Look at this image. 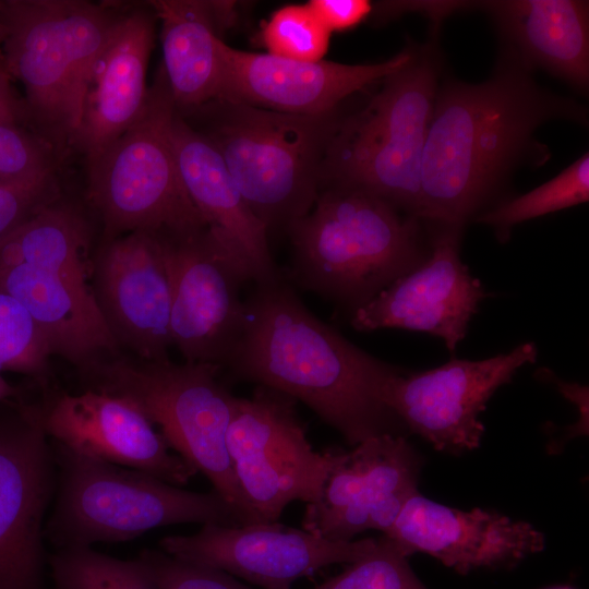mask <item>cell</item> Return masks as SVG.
Instances as JSON below:
<instances>
[{
	"instance_id": "1",
	"label": "cell",
	"mask_w": 589,
	"mask_h": 589,
	"mask_svg": "<svg viewBox=\"0 0 589 589\" xmlns=\"http://www.w3.org/2000/svg\"><path fill=\"white\" fill-rule=\"evenodd\" d=\"M304 402L351 446L399 434L402 424L383 399L397 368L382 362L316 317L285 273L255 286L244 300L239 337L223 371Z\"/></svg>"
},
{
	"instance_id": "2",
	"label": "cell",
	"mask_w": 589,
	"mask_h": 589,
	"mask_svg": "<svg viewBox=\"0 0 589 589\" xmlns=\"http://www.w3.org/2000/svg\"><path fill=\"white\" fill-rule=\"evenodd\" d=\"M505 52L485 82L438 86L420 167L419 219L462 227L497 192L552 119L587 122L586 109L539 86Z\"/></svg>"
},
{
	"instance_id": "3",
	"label": "cell",
	"mask_w": 589,
	"mask_h": 589,
	"mask_svg": "<svg viewBox=\"0 0 589 589\" xmlns=\"http://www.w3.org/2000/svg\"><path fill=\"white\" fill-rule=\"evenodd\" d=\"M385 199L328 183L311 211L287 229L294 287L352 308L366 304L422 263L419 218Z\"/></svg>"
},
{
	"instance_id": "4",
	"label": "cell",
	"mask_w": 589,
	"mask_h": 589,
	"mask_svg": "<svg viewBox=\"0 0 589 589\" xmlns=\"http://www.w3.org/2000/svg\"><path fill=\"white\" fill-rule=\"evenodd\" d=\"M55 504L44 538L57 550L123 542L163 526L252 525L214 489H181L140 470L96 459L51 440Z\"/></svg>"
},
{
	"instance_id": "5",
	"label": "cell",
	"mask_w": 589,
	"mask_h": 589,
	"mask_svg": "<svg viewBox=\"0 0 589 589\" xmlns=\"http://www.w3.org/2000/svg\"><path fill=\"white\" fill-rule=\"evenodd\" d=\"M86 389L134 405L170 448L201 471L252 525L264 524L245 500L228 455L226 434L237 396L212 363L106 357L79 370Z\"/></svg>"
},
{
	"instance_id": "6",
	"label": "cell",
	"mask_w": 589,
	"mask_h": 589,
	"mask_svg": "<svg viewBox=\"0 0 589 589\" xmlns=\"http://www.w3.org/2000/svg\"><path fill=\"white\" fill-rule=\"evenodd\" d=\"M440 63L430 45L381 80L359 111L337 118L323 168V185L370 191L418 218L420 167L438 89Z\"/></svg>"
},
{
	"instance_id": "7",
	"label": "cell",
	"mask_w": 589,
	"mask_h": 589,
	"mask_svg": "<svg viewBox=\"0 0 589 589\" xmlns=\"http://www.w3.org/2000/svg\"><path fill=\"white\" fill-rule=\"evenodd\" d=\"M208 128L253 214L267 232L305 216L323 185L327 146L337 116H300L242 103L214 100Z\"/></svg>"
},
{
	"instance_id": "8",
	"label": "cell",
	"mask_w": 589,
	"mask_h": 589,
	"mask_svg": "<svg viewBox=\"0 0 589 589\" xmlns=\"http://www.w3.org/2000/svg\"><path fill=\"white\" fill-rule=\"evenodd\" d=\"M116 14L82 0L0 1L7 71L24 86L26 109L55 137L73 143L92 68Z\"/></svg>"
},
{
	"instance_id": "9",
	"label": "cell",
	"mask_w": 589,
	"mask_h": 589,
	"mask_svg": "<svg viewBox=\"0 0 589 589\" xmlns=\"http://www.w3.org/2000/svg\"><path fill=\"white\" fill-rule=\"evenodd\" d=\"M175 115L160 68L140 117L87 161V196L103 221V241L133 231L183 237L207 228L179 172Z\"/></svg>"
},
{
	"instance_id": "10",
	"label": "cell",
	"mask_w": 589,
	"mask_h": 589,
	"mask_svg": "<svg viewBox=\"0 0 589 589\" xmlns=\"http://www.w3.org/2000/svg\"><path fill=\"white\" fill-rule=\"evenodd\" d=\"M297 400L257 385L237 397L226 445L238 484L264 524L277 522L293 501L315 503L338 449L318 453L310 444Z\"/></svg>"
},
{
	"instance_id": "11",
	"label": "cell",
	"mask_w": 589,
	"mask_h": 589,
	"mask_svg": "<svg viewBox=\"0 0 589 589\" xmlns=\"http://www.w3.org/2000/svg\"><path fill=\"white\" fill-rule=\"evenodd\" d=\"M56 480L35 406L0 412V589H45L44 527Z\"/></svg>"
},
{
	"instance_id": "12",
	"label": "cell",
	"mask_w": 589,
	"mask_h": 589,
	"mask_svg": "<svg viewBox=\"0 0 589 589\" xmlns=\"http://www.w3.org/2000/svg\"><path fill=\"white\" fill-rule=\"evenodd\" d=\"M172 277L170 335L185 362L225 364L242 328L241 259L208 228L165 236Z\"/></svg>"
},
{
	"instance_id": "13",
	"label": "cell",
	"mask_w": 589,
	"mask_h": 589,
	"mask_svg": "<svg viewBox=\"0 0 589 589\" xmlns=\"http://www.w3.org/2000/svg\"><path fill=\"white\" fill-rule=\"evenodd\" d=\"M536 359V345L525 342L484 360L452 359L418 373L398 370L386 383L383 399L402 424L435 449L472 450L484 433L479 417L489 399Z\"/></svg>"
},
{
	"instance_id": "14",
	"label": "cell",
	"mask_w": 589,
	"mask_h": 589,
	"mask_svg": "<svg viewBox=\"0 0 589 589\" xmlns=\"http://www.w3.org/2000/svg\"><path fill=\"white\" fill-rule=\"evenodd\" d=\"M421 466L419 453L400 434L338 449L320 498L306 504L303 530L330 541H350L366 530L384 534L419 492Z\"/></svg>"
},
{
	"instance_id": "15",
	"label": "cell",
	"mask_w": 589,
	"mask_h": 589,
	"mask_svg": "<svg viewBox=\"0 0 589 589\" xmlns=\"http://www.w3.org/2000/svg\"><path fill=\"white\" fill-rule=\"evenodd\" d=\"M377 539L330 541L281 524L226 527L203 525L191 536H167L165 553L224 570L264 589L291 585L333 564H348L370 553Z\"/></svg>"
},
{
	"instance_id": "16",
	"label": "cell",
	"mask_w": 589,
	"mask_h": 589,
	"mask_svg": "<svg viewBox=\"0 0 589 589\" xmlns=\"http://www.w3.org/2000/svg\"><path fill=\"white\" fill-rule=\"evenodd\" d=\"M93 293L119 346L169 360L172 277L164 235L133 231L103 241L92 260Z\"/></svg>"
},
{
	"instance_id": "17",
	"label": "cell",
	"mask_w": 589,
	"mask_h": 589,
	"mask_svg": "<svg viewBox=\"0 0 589 589\" xmlns=\"http://www.w3.org/2000/svg\"><path fill=\"white\" fill-rule=\"evenodd\" d=\"M34 406L47 436L77 453L178 486L197 472L123 398L91 389L74 395L45 389Z\"/></svg>"
},
{
	"instance_id": "18",
	"label": "cell",
	"mask_w": 589,
	"mask_h": 589,
	"mask_svg": "<svg viewBox=\"0 0 589 589\" xmlns=\"http://www.w3.org/2000/svg\"><path fill=\"white\" fill-rule=\"evenodd\" d=\"M462 227L440 226L431 255L352 312L357 330L402 328L442 338L450 351L488 296L459 256Z\"/></svg>"
},
{
	"instance_id": "19",
	"label": "cell",
	"mask_w": 589,
	"mask_h": 589,
	"mask_svg": "<svg viewBox=\"0 0 589 589\" xmlns=\"http://www.w3.org/2000/svg\"><path fill=\"white\" fill-rule=\"evenodd\" d=\"M224 83L218 100L242 103L273 111L325 116L339 103L404 67L412 48L373 64L298 61L220 44Z\"/></svg>"
},
{
	"instance_id": "20",
	"label": "cell",
	"mask_w": 589,
	"mask_h": 589,
	"mask_svg": "<svg viewBox=\"0 0 589 589\" xmlns=\"http://www.w3.org/2000/svg\"><path fill=\"white\" fill-rule=\"evenodd\" d=\"M383 536L407 557L425 553L461 575L515 566L545 544L543 533L530 522L482 508H453L420 492Z\"/></svg>"
},
{
	"instance_id": "21",
	"label": "cell",
	"mask_w": 589,
	"mask_h": 589,
	"mask_svg": "<svg viewBox=\"0 0 589 589\" xmlns=\"http://www.w3.org/2000/svg\"><path fill=\"white\" fill-rule=\"evenodd\" d=\"M154 21L135 10L116 15L89 74L81 125L73 141L87 161L124 133L142 113L154 47Z\"/></svg>"
},
{
	"instance_id": "22",
	"label": "cell",
	"mask_w": 589,
	"mask_h": 589,
	"mask_svg": "<svg viewBox=\"0 0 589 589\" xmlns=\"http://www.w3.org/2000/svg\"><path fill=\"white\" fill-rule=\"evenodd\" d=\"M172 142L184 188L208 230L245 264L254 283L283 272L271 254L268 232L239 191L212 142L176 110Z\"/></svg>"
},
{
	"instance_id": "23",
	"label": "cell",
	"mask_w": 589,
	"mask_h": 589,
	"mask_svg": "<svg viewBox=\"0 0 589 589\" xmlns=\"http://www.w3.org/2000/svg\"><path fill=\"white\" fill-rule=\"evenodd\" d=\"M0 289L15 298L43 334L50 354L80 369L118 354L87 279L25 264L0 266Z\"/></svg>"
},
{
	"instance_id": "24",
	"label": "cell",
	"mask_w": 589,
	"mask_h": 589,
	"mask_svg": "<svg viewBox=\"0 0 589 589\" xmlns=\"http://www.w3.org/2000/svg\"><path fill=\"white\" fill-rule=\"evenodd\" d=\"M479 8L496 24L507 53L528 70L541 68L586 91L589 84L588 2L579 0L456 1Z\"/></svg>"
},
{
	"instance_id": "25",
	"label": "cell",
	"mask_w": 589,
	"mask_h": 589,
	"mask_svg": "<svg viewBox=\"0 0 589 589\" xmlns=\"http://www.w3.org/2000/svg\"><path fill=\"white\" fill-rule=\"evenodd\" d=\"M160 22L163 71L176 110L218 100L224 62L218 31L231 23L233 3L203 0L149 2Z\"/></svg>"
},
{
	"instance_id": "26",
	"label": "cell",
	"mask_w": 589,
	"mask_h": 589,
	"mask_svg": "<svg viewBox=\"0 0 589 589\" xmlns=\"http://www.w3.org/2000/svg\"><path fill=\"white\" fill-rule=\"evenodd\" d=\"M88 247L85 219L72 205L58 199L0 241V266L25 264L88 280Z\"/></svg>"
},
{
	"instance_id": "27",
	"label": "cell",
	"mask_w": 589,
	"mask_h": 589,
	"mask_svg": "<svg viewBox=\"0 0 589 589\" xmlns=\"http://www.w3.org/2000/svg\"><path fill=\"white\" fill-rule=\"evenodd\" d=\"M588 200L589 155L585 153L555 178L526 194L479 214L477 221L493 227L501 240H507L515 225Z\"/></svg>"
},
{
	"instance_id": "28",
	"label": "cell",
	"mask_w": 589,
	"mask_h": 589,
	"mask_svg": "<svg viewBox=\"0 0 589 589\" xmlns=\"http://www.w3.org/2000/svg\"><path fill=\"white\" fill-rule=\"evenodd\" d=\"M56 589H157L145 564L92 548L57 550L49 557Z\"/></svg>"
},
{
	"instance_id": "29",
	"label": "cell",
	"mask_w": 589,
	"mask_h": 589,
	"mask_svg": "<svg viewBox=\"0 0 589 589\" xmlns=\"http://www.w3.org/2000/svg\"><path fill=\"white\" fill-rule=\"evenodd\" d=\"M47 342L25 308L0 289V371L26 374L47 389Z\"/></svg>"
},
{
	"instance_id": "30",
	"label": "cell",
	"mask_w": 589,
	"mask_h": 589,
	"mask_svg": "<svg viewBox=\"0 0 589 589\" xmlns=\"http://www.w3.org/2000/svg\"><path fill=\"white\" fill-rule=\"evenodd\" d=\"M262 41L269 55L298 61H320L329 45L330 32L306 4H289L263 24Z\"/></svg>"
},
{
	"instance_id": "31",
	"label": "cell",
	"mask_w": 589,
	"mask_h": 589,
	"mask_svg": "<svg viewBox=\"0 0 589 589\" xmlns=\"http://www.w3.org/2000/svg\"><path fill=\"white\" fill-rule=\"evenodd\" d=\"M314 589H426L404 555L385 536L375 548Z\"/></svg>"
},
{
	"instance_id": "32",
	"label": "cell",
	"mask_w": 589,
	"mask_h": 589,
	"mask_svg": "<svg viewBox=\"0 0 589 589\" xmlns=\"http://www.w3.org/2000/svg\"><path fill=\"white\" fill-rule=\"evenodd\" d=\"M55 172L51 146L16 122L0 121V182H22Z\"/></svg>"
},
{
	"instance_id": "33",
	"label": "cell",
	"mask_w": 589,
	"mask_h": 589,
	"mask_svg": "<svg viewBox=\"0 0 589 589\" xmlns=\"http://www.w3.org/2000/svg\"><path fill=\"white\" fill-rule=\"evenodd\" d=\"M157 589H252L232 575L173 557L161 550H142L137 556Z\"/></svg>"
},
{
	"instance_id": "34",
	"label": "cell",
	"mask_w": 589,
	"mask_h": 589,
	"mask_svg": "<svg viewBox=\"0 0 589 589\" xmlns=\"http://www.w3.org/2000/svg\"><path fill=\"white\" fill-rule=\"evenodd\" d=\"M58 199L55 172L29 181L0 182V241Z\"/></svg>"
},
{
	"instance_id": "35",
	"label": "cell",
	"mask_w": 589,
	"mask_h": 589,
	"mask_svg": "<svg viewBox=\"0 0 589 589\" xmlns=\"http://www.w3.org/2000/svg\"><path fill=\"white\" fill-rule=\"evenodd\" d=\"M308 5L330 33L357 26L373 11L366 0H311Z\"/></svg>"
},
{
	"instance_id": "36",
	"label": "cell",
	"mask_w": 589,
	"mask_h": 589,
	"mask_svg": "<svg viewBox=\"0 0 589 589\" xmlns=\"http://www.w3.org/2000/svg\"><path fill=\"white\" fill-rule=\"evenodd\" d=\"M23 108L12 93L10 76L0 75V121L16 122Z\"/></svg>"
},
{
	"instance_id": "37",
	"label": "cell",
	"mask_w": 589,
	"mask_h": 589,
	"mask_svg": "<svg viewBox=\"0 0 589 589\" xmlns=\"http://www.w3.org/2000/svg\"><path fill=\"white\" fill-rule=\"evenodd\" d=\"M20 389L8 383L0 374V401H7L10 398L17 397Z\"/></svg>"
},
{
	"instance_id": "38",
	"label": "cell",
	"mask_w": 589,
	"mask_h": 589,
	"mask_svg": "<svg viewBox=\"0 0 589 589\" xmlns=\"http://www.w3.org/2000/svg\"><path fill=\"white\" fill-rule=\"evenodd\" d=\"M0 75L10 76L8 71H7V68H5L4 57H3V52H2L1 32H0Z\"/></svg>"
},
{
	"instance_id": "39",
	"label": "cell",
	"mask_w": 589,
	"mask_h": 589,
	"mask_svg": "<svg viewBox=\"0 0 589 589\" xmlns=\"http://www.w3.org/2000/svg\"><path fill=\"white\" fill-rule=\"evenodd\" d=\"M560 589H570V588H560Z\"/></svg>"
}]
</instances>
